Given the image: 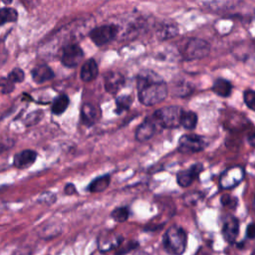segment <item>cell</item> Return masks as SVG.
<instances>
[{
    "label": "cell",
    "mask_w": 255,
    "mask_h": 255,
    "mask_svg": "<svg viewBox=\"0 0 255 255\" xmlns=\"http://www.w3.org/2000/svg\"><path fill=\"white\" fill-rule=\"evenodd\" d=\"M138 101L144 106H154L166 99L168 88L166 83L152 73L137 78Z\"/></svg>",
    "instance_id": "obj_1"
},
{
    "label": "cell",
    "mask_w": 255,
    "mask_h": 255,
    "mask_svg": "<svg viewBox=\"0 0 255 255\" xmlns=\"http://www.w3.org/2000/svg\"><path fill=\"white\" fill-rule=\"evenodd\" d=\"M162 242L167 253L171 255H181L186 248L187 235L181 227L171 226L165 231Z\"/></svg>",
    "instance_id": "obj_2"
},
{
    "label": "cell",
    "mask_w": 255,
    "mask_h": 255,
    "mask_svg": "<svg viewBox=\"0 0 255 255\" xmlns=\"http://www.w3.org/2000/svg\"><path fill=\"white\" fill-rule=\"evenodd\" d=\"M183 110L177 106H168L156 110L152 115L161 128H175L180 126Z\"/></svg>",
    "instance_id": "obj_3"
},
{
    "label": "cell",
    "mask_w": 255,
    "mask_h": 255,
    "mask_svg": "<svg viewBox=\"0 0 255 255\" xmlns=\"http://www.w3.org/2000/svg\"><path fill=\"white\" fill-rule=\"evenodd\" d=\"M210 48V44L207 41L199 38H191L186 42L181 54L185 60H199L208 56Z\"/></svg>",
    "instance_id": "obj_4"
},
{
    "label": "cell",
    "mask_w": 255,
    "mask_h": 255,
    "mask_svg": "<svg viewBox=\"0 0 255 255\" xmlns=\"http://www.w3.org/2000/svg\"><path fill=\"white\" fill-rule=\"evenodd\" d=\"M207 145L205 139L197 134H183L178 139V150L182 153H195Z\"/></svg>",
    "instance_id": "obj_5"
},
{
    "label": "cell",
    "mask_w": 255,
    "mask_h": 255,
    "mask_svg": "<svg viewBox=\"0 0 255 255\" xmlns=\"http://www.w3.org/2000/svg\"><path fill=\"white\" fill-rule=\"evenodd\" d=\"M245 176L244 168L242 166L236 165L226 168L220 175L219 184L223 189H230L238 185Z\"/></svg>",
    "instance_id": "obj_6"
},
{
    "label": "cell",
    "mask_w": 255,
    "mask_h": 255,
    "mask_svg": "<svg viewBox=\"0 0 255 255\" xmlns=\"http://www.w3.org/2000/svg\"><path fill=\"white\" fill-rule=\"evenodd\" d=\"M161 129L158 122L153 115L146 117L135 130V139L137 141H146L150 139L157 131Z\"/></svg>",
    "instance_id": "obj_7"
},
{
    "label": "cell",
    "mask_w": 255,
    "mask_h": 255,
    "mask_svg": "<svg viewBox=\"0 0 255 255\" xmlns=\"http://www.w3.org/2000/svg\"><path fill=\"white\" fill-rule=\"evenodd\" d=\"M118 34V27L116 25H102L90 31V38L97 46H103L111 42Z\"/></svg>",
    "instance_id": "obj_8"
},
{
    "label": "cell",
    "mask_w": 255,
    "mask_h": 255,
    "mask_svg": "<svg viewBox=\"0 0 255 255\" xmlns=\"http://www.w3.org/2000/svg\"><path fill=\"white\" fill-rule=\"evenodd\" d=\"M84 58V52L82 48L75 43L66 45L63 48L61 62L64 66L68 68L77 67Z\"/></svg>",
    "instance_id": "obj_9"
},
{
    "label": "cell",
    "mask_w": 255,
    "mask_h": 255,
    "mask_svg": "<svg viewBox=\"0 0 255 255\" xmlns=\"http://www.w3.org/2000/svg\"><path fill=\"white\" fill-rule=\"evenodd\" d=\"M202 169H203V166L201 163H195V164H192L189 167V169H184L179 171L176 175L177 184L181 187L189 186L192 183V181L198 177Z\"/></svg>",
    "instance_id": "obj_10"
},
{
    "label": "cell",
    "mask_w": 255,
    "mask_h": 255,
    "mask_svg": "<svg viewBox=\"0 0 255 255\" xmlns=\"http://www.w3.org/2000/svg\"><path fill=\"white\" fill-rule=\"evenodd\" d=\"M125 84V77L120 72H109L105 76V89L110 94H117Z\"/></svg>",
    "instance_id": "obj_11"
},
{
    "label": "cell",
    "mask_w": 255,
    "mask_h": 255,
    "mask_svg": "<svg viewBox=\"0 0 255 255\" xmlns=\"http://www.w3.org/2000/svg\"><path fill=\"white\" fill-rule=\"evenodd\" d=\"M238 233H239L238 219L233 217V216L228 217L224 221V224H223V227H222V234L224 236V239L227 242L232 244V243L235 242Z\"/></svg>",
    "instance_id": "obj_12"
},
{
    "label": "cell",
    "mask_w": 255,
    "mask_h": 255,
    "mask_svg": "<svg viewBox=\"0 0 255 255\" xmlns=\"http://www.w3.org/2000/svg\"><path fill=\"white\" fill-rule=\"evenodd\" d=\"M100 110L90 103H85L81 108V119L86 126H92L100 118Z\"/></svg>",
    "instance_id": "obj_13"
},
{
    "label": "cell",
    "mask_w": 255,
    "mask_h": 255,
    "mask_svg": "<svg viewBox=\"0 0 255 255\" xmlns=\"http://www.w3.org/2000/svg\"><path fill=\"white\" fill-rule=\"evenodd\" d=\"M37 157L36 151L32 149H25L15 154L14 165L18 168H26L32 163H34Z\"/></svg>",
    "instance_id": "obj_14"
},
{
    "label": "cell",
    "mask_w": 255,
    "mask_h": 255,
    "mask_svg": "<svg viewBox=\"0 0 255 255\" xmlns=\"http://www.w3.org/2000/svg\"><path fill=\"white\" fill-rule=\"evenodd\" d=\"M99 74L98 64L94 59L87 60L81 68V79L84 82H92L97 78Z\"/></svg>",
    "instance_id": "obj_15"
},
{
    "label": "cell",
    "mask_w": 255,
    "mask_h": 255,
    "mask_svg": "<svg viewBox=\"0 0 255 255\" xmlns=\"http://www.w3.org/2000/svg\"><path fill=\"white\" fill-rule=\"evenodd\" d=\"M156 37L159 40H168L178 34V27L173 22L161 23L156 29Z\"/></svg>",
    "instance_id": "obj_16"
},
{
    "label": "cell",
    "mask_w": 255,
    "mask_h": 255,
    "mask_svg": "<svg viewBox=\"0 0 255 255\" xmlns=\"http://www.w3.org/2000/svg\"><path fill=\"white\" fill-rule=\"evenodd\" d=\"M32 78L36 83H44L54 78V72L47 65H39L35 67L32 72Z\"/></svg>",
    "instance_id": "obj_17"
},
{
    "label": "cell",
    "mask_w": 255,
    "mask_h": 255,
    "mask_svg": "<svg viewBox=\"0 0 255 255\" xmlns=\"http://www.w3.org/2000/svg\"><path fill=\"white\" fill-rule=\"evenodd\" d=\"M211 89L213 93L222 98L229 97L232 93V85L228 80L225 79H216Z\"/></svg>",
    "instance_id": "obj_18"
},
{
    "label": "cell",
    "mask_w": 255,
    "mask_h": 255,
    "mask_svg": "<svg viewBox=\"0 0 255 255\" xmlns=\"http://www.w3.org/2000/svg\"><path fill=\"white\" fill-rule=\"evenodd\" d=\"M110 181H111V176L109 174L99 176L90 183L88 189L91 192H102L108 188V186L110 185Z\"/></svg>",
    "instance_id": "obj_19"
},
{
    "label": "cell",
    "mask_w": 255,
    "mask_h": 255,
    "mask_svg": "<svg viewBox=\"0 0 255 255\" xmlns=\"http://www.w3.org/2000/svg\"><path fill=\"white\" fill-rule=\"evenodd\" d=\"M69 103H70V100L66 95H60L54 100L52 104V108H51L52 113L55 115L63 114L67 110Z\"/></svg>",
    "instance_id": "obj_20"
},
{
    "label": "cell",
    "mask_w": 255,
    "mask_h": 255,
    "mask_svg": "<svg viewBox=\"0 0 255 255\" xmlns=\"http://www.w3.org/2000/svg\"><path fill=\"white\" fill-rule=\"evenodd\" d=\"M197 125V115L191 111L182 113L180 119V126L186 129H193Z\"/></svg>",
    "instance_id": "obj_21"
},
{
    "label": "cell",
    "mask_w": 255,
    "mask_h": 255,
    "mask_svg": "<svg viewBox=\"0 0 255 255\" xmlns=\"http://www.w3.org/2000/svg\"><path fill=\"white\" fill-rule=\"evenodd\" d=\"M133 102L132 95H122L116 99V113L122 114L129 109Z\"/></svg>",
    "instance_id": "obj_22"
},
{
    "label": "cell",
    "mask_w": 255,
    "mask_h": 255,
    "mask_svg": "<svg viewBox=\"0 0 255 255\" xmlns=\"http://www.w3.org/2000/svg\"><path fill=\"white\" fill-rule=\"evenodd\" d=\"M123 238L121 236H114L112 238H103V240H100L99 241V248L100 250H102L103 252L105 251H108V250H111L117 246H119L122 242Z\"/></svg>",
    "instance_id": "obj_23"
},
{
    "label": "cell",
    "mask_w": 255,
    "mask_h": 255,
    "mask_svg": "<svg viewBox=\"0 0 255 255\" xmlns=\"http://www.w3.org/2000/svg\"><path fill=\"white\" fill-rule=\"evenodd\" d=\"M17 20V11L13 8H2L0 9V25L7 22H14Z\"/></svg>",
    "instance_id": "obj_24"
},
{
    "label": "cell",
    "mask_w": 255,
    "mask_h": 255,
    "mask_svg": "<svg viewBox=\"0 0 255 255\" xmlns=\"http://www.w3.org/2000/svg\"><path fill=\"white\" fill-rule=\"evenodd\" d=\"M129 215V211L128 208L126 206H121L118 207L116 209H114L111 213V216L114 220L118 221V222H124L128 218Z\"/></svg>",
    "instance_id": "obj_25"
},
{
    "label": "cell",
    "mask_w": 255,
    "mask_h": 255,
    "mask_svg": "<svg viewBox=\"0 0 255 255\" xmlns=\"http://www.w3.org/2000/svg\"><path fill=\"white\" fill-rule=\"evenodd\" d=\"M245 105L252 111H255V91L246 90L243 94Z\"/></svg>",
    "instance_id": "obj_26"
},
{
    "label": "cell",
    "mask_w": 255,
    "mask_h": 255,
    "mask_svg": "<svg viewBox=\"0 0 255 255\" xmlns=\"http://www.w3.org/2000/svg\"><path fill=\"white\" fill-rule=\"evenodd\" d=\"M24 78H25L24 72H23L21 69H19V68L13 69V70L10 72V74L8 75V77H7V79H8L11 83H13V84H15V83H21V82L24 80Z\"/></svg>",
    "instance_id": "obj_27"
},
{
    "label": "cell",
    "mask_w": 255,
    "mask_h": 255,
    "mask_svg": "<svg viewBox=\"0 0 255 255\" xmlns=\"http://www.w3.org/2000/svg\"><path fill=\"white\" fill-rule=\"evenodd\" d=\"M221 203L224 205V206H227V207H231V208H234L236 206V203H237V199L236 197H233L229 194H225L221 197Z\"/></svg>",
    "instance_id": "obj_28"
},
{
    "label": "cell",
    "mask_w": 255,
    "mask_h": 255,
    "mask_svg": "<svg viewBox=\"0 0 255 255\" xmlns=\"http://www.w3.org/2000/svg\"><path fill=\"white\" fill-rule=\"evenodd\" d=\"M0 86L2 87L3 93H10L13 90L14 84L11 83L7 78H1L0 79Z\"/></svg>",
    "instance_id": "obj_29"
},
{
    "label": "cell",
    "mask_w": 255,
    "mask_h": 255,
    "mask_svg": "<svg viewBox=\"0 0 255 255\" xmlns=\"http://www.w3.org/2000/svg\"><path fill=\"white\" fill-rule=\"evenodd\" d=\"M246 235L250 239L255 238V223H250L246 229Z\"/></svg>",
    "instance_id": "obj_30"
},
{
    "label": "cell",
    "mask_w": 255,
    "mask_h": 255,
    "mask_svg": "<svg viewBox=\"0 0 255 255\" xmlns=\"http://www.w3.org/2000/svg\"><path fill=\"white\" fill-rule=\"evenodd\" d=\"M65 193L66 194H74L76 193V187L73 183H68L66 186H65Z\"/></svg>",
    "instance_id": "obj_31"
},
{
    "label": "cell",
    "mask_w": 255,
    "mask_h": 255,
    "mask_svg": "<svg viewBox=\"0 0 255 255\" xmlns=\"http://www.w3.org/2000/svg\"><path fill=\"white\" fill-rule=\"evenodd\" d=\"M247 139H248V142L251 146L255 147V128L248 134L247 136Z\"/></svg>",
    "instance_id": "obj_32"
},
{
    "label": "cell",
    "mask_w": 255,
    "mask_h": 255,
    "mask_svg": "<svg viewBox=\"0 0 255 255\" xmlns=\"http://www.w3.org/2000/svg\"><path fill=\"white\" fill-rule=\"evenodd\" d=\"M6 148H7V145H5L4 143L0 142V153H1L3 150H5Z\"/></svg>",
    "instance_id": "obj_33"
},
{
    "label": "cell",
    "mask_w": 255,
    "mask_h": 255,
    "mask_svg": "<svg viewBox=\"0 0 255 255\" xmlns=\"http://www.w3.org/2000/svg\"><path fill=\"white\" fill-rule=\"evenodd\" d=\"M254 208H255V200H254Z\"/></svg>",
    "instance_id": "obj_34"
},
{
    "label": "cell",
    "mask_w": 255,
    "mask_h": 255,
    "mask_svg": "<svg viewBox=\"0 0 255 255\" xmlns=\"http://www.w3.org/2000/svg\"><path fill=\"white\" fill-rule=\"evenodd\" d=\"M252 255H255V252H254V253H253V254H252Z\"/></svg>",
    "instance_id": "obj_35"
}]
</instances>
